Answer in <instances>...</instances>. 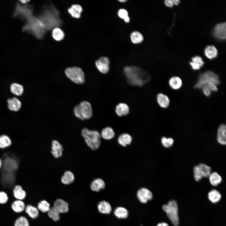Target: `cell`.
<instances>
[{
  "label": "cell",
  "mask_w": 226,
  "mask_h": 226,
  "mask_svg": "<svg viewBox=\"0 0 226 226\" xmlns=\"http://www.w3.org/2000/svg\"><path fill=\"white\" fill-rule=\"evenodd\" d=\"M7 102L8 108L11 111H17L21 107L22 103L21 101L15 97L8 98Z\"/></svg>",
  "instance_id": "cell-13"
},
{
  "label": "cell",
  "mask_w": 226,
  "mask_h": 226,
  "mask_svg": "<svg viewBox=\"0 0 226 226\" xmlns=\"http://www.w3.org/2000/svg\"><path fill=\"white\" fill-rule=\"evenodd\" d=\"M10 89L13 94L18 96L21 95L24 91L23 85L16 83H13L11 84Z\"/></svg>",
  "instance_id": "cell-21"
},
{
  "label": "cell",
  "mask_w": 226,
  "mask_h": 226,
  "mask_svg": "<svg viewBox=\"0 0 226 226\" xmlns=\"http://www.w3.org/2000/svg\"><path fill=\"white\" fill-rule=\"evenodd\" d=\"M37 208L43 213L48 212L50 208V204L46 201L42 200L38 203Z\"/></svg>",
  "instance_id": "cell-36"
},
{
  "label": "cell",
  "mask_w": 226,
  "mask_h": 226,
  "mask_svg": "<svg viewBox=\"0 0 226 226\" xmlns=\"http://www.w3.org/2000/svg\"><path fill=\"white\" fill-rule=\"evenodd\" d=\"M124 20L126 23H129L130 21V19L128 16L126 17Z\"/></svg>",
  "instance_id": "cell-48"
},
{
  "label": "cell",
  "mask_w": 226,
  "mask_h": 226,
  "mask_svg": "<svg viewBox=\"0 0 226 226\" xmlns=\"http://www.w3.org/2000/svg\"><path fill=\"white\" fill-rule=\"evenodd\" d=\"M75 180V176L71 171H65L61 177V180L62 183L68 185L73 183Z\"/></svg>",
  "instance_id": "cell-17"
},
{
  "label": "cell",
  "mask_w": 226,
  "mask_h": 226,
  "mask_svg": "<svg viewBox=\"0 0 226 226\" xmlns=\"http://www.w3.org/2000/svg\"><path fill=\"white\" fill-rule=\"evenodd\" d=\"M137 196L139 201L142 203H147L153 198L152 192L146 188H142L138 190Z\"/></svg>",
  "instance_id": "cell-7"
},
{
  "label": "cell",
  "mask_w": 226,
  "mask_h": 226,
  "mask_svg": "<svg viewBox=\"0 0 226 226\" xmlns=\"http://www.w3.org/2000/svg\"><path fill=\"white\" fill-rule=\"evenodd\" d=\"M173 4L177 5L180 3V1L179 0H172Z\"/></svg>",
  "instance_id": "cell-47"
},
{
  "label": "cell",
  "mask_w": 226,
  "mask_h": 226,
  "mask_svg": "<svg viewBox=\"0 0 226 226\" xmlns=\"http://www.w3.org/2000/svg\"><path fill=\"white\" fill-rule=\"evenodd\" d=\"M130 38L132 43L135 44L142 42L143 40V35L137 31H134L130 35Z\"/></svg>",
  "instance_id": "cell-32"
},
{
  "label": "cell",
  "mask_w": 226,
  "mask_h": 226,
  "mask_svg": "<svg viewBox=\"0 0 226 226\" xmlns=\"http://www.w3.org/2000/svg\"><path fill=\"white\" fill-rule=\"evenodd\" d=\"M124 71L126 80L131 85L141 86L150 80L149 74L139 67L126 66L124 68Z\"/></svg>",
  "instance_id": "cell-1"
},
{
  "label": "cell",
  "mask_w": 226,
  "mask_h": 226,
  "mask_svg": "<svg viewBox=\"0 0 226 226\" xmlns=\"http://www.w3.org/2000/svg\"><path fill=\"white\" fill-rule=\"evenodd\" d=\"M218 53L216 48L213 45L207 46L204 50L205 55L209 59L216 57L217 56Z\"/></svg>",
  "instance_id": "cell-29"
},
{
  "label": "cell",
  "mask_w": 226,
  "mask_h": 226,
  "mask_svg": "<svg viewBox=\"0 0 226 226\" xmlns=\"http://www.w3.org/2000/svg\"><path fill=\"white\" fill-rule=\"evenodd\" d=\"M132 140V137L129 134L126 133L121 134L118 138V143L123 147H126L127 145L130 144Z\"/></svg>",
  "instance_id": "cell-22"
},
{
  "label": "cell",
  "mask_w": 226,
  "mask_h": 226,
  "mask_svg": "<svg viewBox=\"0 0 226 226\" xmlns=\"http://www.w3.org/2000/svg\"><path fill=\"white\" fill-rule=\"evenodd\" d=\"M95 65L98 70L101 73L106 74L109 71V65L99 60L95 62Z\"/></svg>",
  "instance_id": "cell-33"
},
{
  "label": "cell",
  "mask_w": 226,
  "mask_h": 226,
  "mask_svg": "<svg viewBox=\"0 0 226 226\" xmlns=\"http://www.w3.org/2000/svg\"><path fill=\"white\" fill-rule=\"evenodd\" d=\"M115 216L119 219H126L128 216V212L125 208L122 207H118L114 210Z\"/></svg>",
  "instance_id": "cell-23"
},
{
  "label": "cell",
  "mask_w": 226,
  "mask_h": 226,
  "mask_svg": "<svg viewBox=\"0 0 226 226\" xmlns=\"http://www.w3.org/2000/svg\"><path fill=\"white\" fill-rule=\"evenodd\" d=\"M226 23H220L217 24L213 30V35L216 38L220 40L226 38Z\"/></svg>",
  "instance_id": "cell-8"
},
{
  "label": "cell",
  "mask_w": 226,
  "mask_h": 226,
  "mask_svg": "<svg viewBox=\"0 0 226 226\" xmlns=\"http://www.w3.org/2000/svg\"><path fill=\"white\" fill-rule=\"evenodd\" d=\"M24 210L26 213L32 218H36L39 215L38 208L31 205H26Z\"/></svg>",
  "instance_id": "cell-28"
},
{
  "label": "cell",
  "mask_w": 226,
  "mask_h": 226,
  "mask_svg": "<svg viewBox=\"0 0 226 226\" xmlns=\"http://www.w3.org/2000/svg\"><path fill=\"white\" fill-rule=\"evenodd\" d=\"M97 207L99 212L103 214H109L112 211L110 204L109 202L105 201H100L98 204Z\"/></svg>",
  "instance_id": "cell-15"
},
{
  "label": "cell",
  "mask_w": 226,
  "mask_h": 226,
  "mask_svg": "<svg viewBox=\"0 0 226 226\" xmlns=\"http://www.w3.org/2000/svg\"><path fill=\"white\" fill-rule=\"evenodd\" d=\"M193 173L194 179L196 181H199L203 177L198 165H195L194 167Z\"/></svg>",
  "instance_id": "cell-40"
},
{
  "label": "cell",
  "mask_w": 226,
  "mask_h": 226,
  "mask_svg": "<svg viewBox=\"0 0 226 226\" xmlns=\"http://www.w3.org/2000/svg\"><path fill=\"white\" fill-rule=\"evenodd\" d=\"M12 144V141L7 135L3 134L0 135V148L4 149L9 147Z\"/></svg>",
  "instance_id": "cell-30"
},
{
  "label": "cell",
  "mask_w": 226,
  "mask_h": 226,
  "mask_svg": "<svg viewBox=\"0 0 226 226\" xmlns=\"http://www.w3.org/2000/svg\"><path fill=\"white\" fill-rule=\"evenodd\" d=\"M204 94L206 96L208 97L211 94V91L207 85L204 86L202 88Z\"/></svg>",
  "instance_id": "cell-43"
},
{
  "label": "cell",
  "mask_w": 226,
  "mask_h": 226,
  "mask_svg": "<svg viewBox=\"0 0 226 226\" xmlns=\"http://www.w3.org/2000/svg\"><path fill=\"white\" fill-rule=\"evenodd\" d=\"M74 113L75 116L83 120L90 119L92 116V110L90 104L83 101L74 107Z\"/></svg>",
  "instance_id": "cell-4"
},
{
  "label": "cell",
  "mask_w": 226,
  "mask_h": 226,
  "mask_svg": "<svg viewBox=\"0 0 226 226\" xmlns=\"http://www.w3.org/2000/svg\"><path fill=\"white\" fill-rule=\"evenodd\" d=\"M118 15L121 18L124 19L128 16V13L127 10L121 8L119 10Z\"/></svg>",
  "instance_id": "cell-42"
},
{
  "label": "cell",
  "mask_w": 226,
  "mask_h": 226,
  "mask_svg": "<svg viewBox=\"0 0 226 226\" xmlns=\"http://www.w3.org/2000/svg\"><path fill=\"white\" fill-rule=\"evenodd\" d=\"M28 1H27V0H21V1H20V2L21 3H27V2H28Z\"/></svg>",
  "instance_id": "cell-50"
},
{
  "label": "cell",
  "mask_w": 226,
  "mask_h": 226,
  "mask_svg": "<svg viewBox=\"0 0 226 226\" xmlns=\"http://www.w3.org/2000/svg\"><path fill=\"white\" fill-rule=\"evenodd\" d=\"M105 183L103 180L100 178H97L94 180L90 184V188L92 190L95 192H99L105 188Z\"/></svg>",
  "instance_id": "cell-16"
},
{
  "label": "cell",
  "mask_w": 226,
  "mask_h": 226,
  "mask_svg": "<svg viewBox=\"0 0 226 226\" xmlns=\"http://www.w3.org/2000/svg\"><path fill=\"white\" fill-rule=\"evenodd\" d=\"M207 85L211 91L216 92L218 90L216 85L213 83H209Z\"/></svg>",
  "instance_id": "cell-44"
},
{
  "label": "cell",
  "mask_w": 226,
  "mask_h": 226,
  "mask_svg": "<svg viewBox=\"0 0 226 226\" xmlns=\"http://www.w3.org/2000/svg\"><path fill=\"white\" fill-rule=\"evenodd\" d=\"M3 166V161L2 159L0 158V170L1 169Z\"/></svg>",
  "instance_id": "cell-49"
},
{
  "label": "cell",
  "mask_w": 226,
  "mask_h": 226,
  "mask_svg": "<svg viewBox=\"0 0 226 226\" xmlns=\"http://www.w3.org/2000/svg\"><path fill=\"white\" fill-rule=\"evenodd\" d=\"M27 219L25 217L21 216L18 218L15 221L14 226H29Z\"/></svg>",
  "instance_id": "cell-37"
},
{
  "label": "cell",
  "mask_w": 226,
  "mask_h": 226,
  "mask_svg": "<svg viewBox=\"0 0 226 226\" xmlns=\"http://www.w3.org/2000/svg\"><path fill=\"white\" fill-rule=\"evenodd\" d=\"M115 112L119 116H126L128 115L129 112V108L126 104L121 103L116 106Z\"/></svg>",
  "instance_id": "cell-14"
},
{
  "label": "cell",
  "mask_w": 226,
  "mask_h": 226,
  "mask_svg": "<svg viewBox=\"0 0 226 226\" xmlns=\"http://www.w3.org/2000/svg\"><path fill=\"white\" fill-rule=\"evenodd\" d=\"M49 217L55 221H58L60 219V213L53 207L50 208L48 211Z\"/></svg>",
  "instance_id": "cell-38"
},
{
  "label": "cell",
  "mask_w": 226,
  "mask_h": 226,
  "mask_svg": "<svg viewBox=\"0 0 226 226\" xmlns=\"http://www.w3.org/2000/svg\"><path fill=\"white\" fill-rule=\"evenodd\" d=\"M157 100L159 105L162 108H167L170 103V100L168 97L161 93L157 95Z\"/></svg>",
  "instance_id": "cell-18"
},
{
  "label": "cell",
  "mask_w": 226,
  "mask_h": 226,
  "mask_svg": "<svg viewBox=\"0 0 226 226\" xmlns=\"http://www.w3.org/2000/svg\"><path fill=\"white\" fill-rule=\"evenodd\" d=\"M8 199V197L7 193L4 191H0V204L6 203Z\"/></svg>",
  "instance_id": "cell-41"
},
{
  "label": "cell",
  "mask_w": 226,
  "mask_h": 226,
  "mask_svg": "<svg viewBox=\"0 0 226 226\" xmlns=\"http://www.w3.org/2000/svg\"><path fill=\"white\" fill-rule=\"evenodd\" d=\"M226 126L225 125L222 124L218 127L217 132V139L218 142L222 145L226 143Z\"/></svg>",
  "instance_id": "cell-11"
},
{
  "label": "cell",
  "mask_w": 226,
  "mask_h": 226,
  "mask_svg": "<svg viewBox=\"0 0 226 226\" xmlns=\"http://www.w3.org/2000/svg\"><path fill=\"white\" fill-rule=\"evenodd\" d=\"M156 226H169L168 224L166 223L162 222L159 223Z\"/></svg>",
  "instance_id": "cell-46"
},
{
  "label": "cell",
  "mask_w": 226,
  "mask_h": 226,
  "mask_svg": "<svg viewBox=\"0 0 226 226\" xmlns=\"http://www.w3.org/2000/svg\"><path fill=\"white\" fill-rule=\"evenodd\" d=\"M169 83L172 89L177 90L181 88L182 85V81L180 78L177 76H174L170 78Z\"/></svg>",
  "instance_id": "cell-26"
},
{
  "label": "cell",
  "mask_w": 226,
  "mask_h": 226,
  "mask_svg": "<svg viewBox=\"0 0 226 226\" xmlns=\"http://www.w3.org/2000/svg\"><path fill=\"white\" fill-rule=\"evenodd\" d=\"M192 62H190V65L194 70H199L204 64L202 58L199 56H195L192 58Z\"/></svg>",
  "instance_id": "cell-24"
},
{
  "label": "cell",
  "mask_w": 226,
  "mask_h": 226,
  "mask_svg": "<svg viewBox=\"0 0 226 226\" xmlns=\"http://www.w3.org/2000/svg\"><path fill=\"white\" fill-rule=\"evenodd\" d=\"M211 82L216 85L220 83V80L218 75L213 72L208 71L201 74L199 76L198 80L194 86L196 89H202L204 86Z\"/></svg>",
  "instance_id": "cell-3"
},
{
  "label": "cell",
  "mask_w": 226,
  "mask_h": 226,
  "mask_svg": "<svg viewBox=\"0 0 226 226\" xmlns=\"http://www.w3.org/2000/svg\"><path fill=\"white\" fill-rule=\"evenodd\" d=\"M63 150L62 145L57 140H53L51 142V153L56 158L61 157Z\"/></svg>",
  "instance_id": "cell-9"
},
{
  "label": "cell",
  "mask_w": 226,
  "mask_h": 226,
  "mask_svg": "<svg viewBox=\"0 0 226 226\" xmlns=\"http://www.w3.org/2000/svg\"><path fill=\"white\" fill-rule=\"evenodd\" d=\"M164 3L165 5L168 7H172L173 5L172 0H166L164 1Z\"/></svg>",
  "instance_id": "cell-45"
},
{
  "label": "cell",
  "mask_w": 226,
  "mask_h": 226,
  "mask_svg": "<svg viewBox=\"0 0 226 226\" xmlns=\"http://www.w3.org/2000/svg\"><path fill=\"white\" fill-rule=\"evenodd\" d=\"M65 73L68 78L76 83L83 84L85 81L84 73L83 70L79 67L67 68L65 70Z\"/></svg>",
  "instance_id": "cell-6"
},
{
  "label": "cell",
  "mask_w": 226,
  "mask_h": 226,
  "mask_svg": "<svg viewBox=\"0 0 226 226\" xmlns=\"http://www.w3.org/2000/svg\"><path fill=\"white\" fill-rule=\"evenodd\" d=\"M25 205L21 200H17L14 201L11 204V208L13 211L16 213H20L24 210Z\"/></svg>",
  "instance_id": "cell-19"
},
{
  "label": "cell",
  "mask_w": 226,
  "mask_h": 226,
  "mask_svg": "<svg viewBox=\"0 0 226 226\" xmlns=\"http://www.w3.org/2000/svg\"><path fill=\"white\" fill-rule=\"evenodd\" d=\"M161 142L164 147L166 148H169L173 145L174 140L171 137H163L161 139Z\"/></svg>",
  "instance_id": "cell-39"
},
{
  "label": "cell",
  "mask_w": 226,
  "mask_h": 226,
  "mask_svg": "<svg viewBox=\"0 0 226 226\" xmlns=\"http://www.w3.org/2000/svg\"><path fill=\"white\" fill-rule=\"evenodd\" d=\"M126 0H119V1L120 2H126Z\"/></svg>",
  "instance_id": "cell-51"
},
{
  "label": "cell",
  "mask_w": 226,
  "mask_h": 226,
  "mask_svg": "<svg viewBox=\"0 0 226 226\" xmlns=\"http://www.w3.org/2000/svg\"><path fill=\"white\" fill-rule=\"evenodd\" d=\"M12 194L17 200H21L25 198L27 195L26 191L19 185L14 186L12 190Z\"/></svg>",
  "instance_id": "cell-12"
},
{
  "label": "cell",
  "mask_w": 226,
  "mask_h": 226,
  "mask_svg": "<svg viewBox=\"0 0 226 226\" xmlns=\"http://www.w3.org/2000/svg\"><path fill=\"white\" fill-rule=\"evenodd\" d=\"M100 135L101 137L105 140H110L115 137V133L113 129L110 127L103 128L101 131Z\"/></svg>",
  "instance_id": "cell-25"
},
{
  "label": "cell",
  "mask_w": 226,
  "mask_h": 226,
  "mask_svg": "<svg viewBox=\"0 0 226 226\" xmlns=\"http://www.w3.org/2000/svg\"><path fill=\"white\" fill-rule=\"evenodd\" d=\"M162 208L173 224L177 226L179 224V218L176 202L174 200H171L167 204L163 205Z\"/></svg>",
  "instance_id": "cell-5"
},
{
  "label": "cell",
  "mask_w": 226,
  "mask_h": 226,
  "mask_svg": "<svg viewBox=\"0 0 226 226\" xmlns=\"http://www.w3.org/2000/svg\"><path fill=\"white\" fill-rule=\"evenodd\" d=\"M53 207L60 213H67L69 209L68 204L65 201L57 199L55 201Z\"/></svg>",
  "instance_id": "cell-10"
},
{
  "label": "cell",
  "mask_w": 226,
  "mask_h": 226,
  "mask_svg": "<svg viewBox=\"0 0 226 226\" xmlns=\"http://www.w3.org/2000/svg\"><path fill=\"white\" fill-rule=\"evenodd\" d=\"M208 198L212 202L216 203L221 199V195L218 191L215 189H213L209 192Z\"/></svg>",
  "instance_id": "cell-31"
},
{
  "label": "cell",
  "mask_w": 226,
  "mask_h": 226,
  "mask_svg": "<svg viewBox=\"0 0 226 226\" xmlns=\"http://www.w3.org/2000/svg\"><path fill=\"white\" fill-rule=\"evenodd\" d=\"M52 36L53 38L57 41H60L63 39L64 36V32L60 29L56 28L52 31Z\"/></svg>",
  "instance_id": "cell-35"
},
{
  "label": "cell",
  "mask_w": 226,
  "mask_h": 226,
  "mask_svg": "<svg viewBox=\"0 0 226 226\" xmlns=\"http://www.w3.org/2000/svg\"><path fill=\"white\" fill-rule=\"evenodd\" d=\"M68 12L73 18H78L80 17L83 11L82 7L78 4H74L68 9Z\"/></svg>",
  "instance_id": "cell-20"
},
{
  "label": "cell",
  "mask_w": 226,
  "mask_h": 226,
  "mask_svg": "<svg viewBox=\"0 0 226 226\" xmlns=\"http://www.w3.org/2000/svg\"><path fill=\"white\" fill-rule=\"evenodd\" d=\"M81 134L86 144L92 150H95L99 148L101 137L98 131L84 128L82 131Z\"/></svg>",
  "instance_id": "cell-2"
},
{
  "label": "cell",
  "mask_w": 226,
  "mask_h": 226,
  "mask_svg": "<svg viewBox=\"0 0 226 226\" xmlns=\"http://www.w3.org/2000/svg\"><path fill=\"white\" fill-rule=\"evenodd\" d=\"M203 177H208L211 173V167L204 163H200L198 165Z\"/></svg>",
  "instance_id": "cell-34"
},
{
  "label": "cell",
  "mask_w": 226,
  "mask_h": 226,
  "mask_svg": "<svg viewBox=\"0 0 226 226\" xmlns=\"http://www.w3.org/2000/svg\"><path fill=\"white\" fill-rule=\"evenodd\" d=\"M211 184L213 186H217L222 182V179L220 175L217 172H211L208 177Z\"/></svg>",
  "instance_id": "cell-27"
}]
</instances>
